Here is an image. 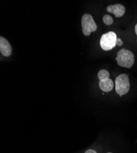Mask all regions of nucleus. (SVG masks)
<instances>
[{
  "instance_id": "obj_9",
  "label": "nucleus",
  "mask_w": 137,
  "mask_h": 153,
  "mask_svg": "<svg viewBox=\"0 0 137 153\" xmlns=\"http://www.w3.org/2000/svg\"><path fill=\"white\" fill-rule=\"evenodd\" d=\"M123 45V41L120 39V38H117L116 40V45L118 46H122Z\"/></svg>"
},
{
  "instance_id": "obj_5",
  "label": "nucleus",
  "mask_w": 137,
  "mask_h": 153,
  "mask_svg": "<svg viewBox=\"0 0 137 153\" xmlns=\"http://www.w3.org/2000/svg\"><path fill=\"white\" fill-rule=\"evenodd\" d=\"M117 35L113 31H109L103 34L100 41L101 48L105 51H109L114 48L116 46Z\"/></svg>"
},
{
  "instance_id": "obj_8",
  "label": "nucleus",
  "mask_w": 137,
  "mask_h": 153,
  "mask_svg": "<svg viewBox=\"0 0 137 153\" xmlns=\"http://www.w3.org/2000/svg\"><path fill=\"white\" fill-rule=\"evenodd\" d=\"M103 22L106 25H111L113 23V19L109 15H105L103 17Z\"/></svg>"
},
{
  "instance_id": "obj_7",
  "label": "nucleus",
  "mask_w": 137,
  "mask_h": 153,
  "mask_svg": "<svg viewBox=\"0 0 137 153\" xmlns=\"http://www.w3.org/2000/svg\"><path fill=\"white\" fill-rule=\"evenodd\" d=\"M12 47L9 41L3 36L0 37V52L6 57H8L12 54Z\"/></svg>"
},
{
  "instance_id": "obj_10",
  "label": "nucleus",
  "mask_w": 137,
  "mask_h": 153,
  "mask_svg": "<svg viewBox=\"0 0 137 153\" xmlns=\"http://www.w3.org/2000/svg\"><path fill=\"white\" fill-rule=\"evenodd\" d=\"M85 153H97L96 152V151H95L94 149H88L87 150Z\"/></svg>"
},
{
  "instance_id": "obj_12",
  "label": "nucleus",
  "mask_w": 137,
  "mask_h": 153,
  "mask_svg": "<svg viewBox=\"0 0 137 153\" xmlns=\"http://www.w3.org/2000/svg\"><path fill=\"white\" fill-rule=\"evenodd\" d=\"M107 153H112V152H107Z\"/></svg>"
},
{
  "instance_id": "obj_6",
  "label": "nucleus",
  "mask_w": 137,
  "mask_h": 153,
  "mask_svg": "<svg viewBox=\"0 0 137 153\" xmlns=\"http://www.w3.org/2000/svg\"><path fill=\"white\" fill-rule=\"evenodd\" d=\"M107 12L115 14L116 17H121L125 14L126 8L121 4L109 5L106 7Z\"/></svg>"
},
{
  "instance_id": "obj_2",
  "label": "nucleus",
  "mask_w": 137,
  "mask_h": 153,
  "mask_svg": "<svg viewBox=\"0 0 137 153\" xmlns=\"http://www.w3.org/2000/svg\"><path fill=\"white\" fill-rule=\"evenodd\" d=\"M130 81L129 75L126 74H122L118 75L115 80V88L116 93L122 96L127 94L130 90Z\"/></svg>"
},
{
  "instance_id": "obj_13",
  "label": "nucleus",
  "mask_w": 137,
  "mask_h": 153,
  "mask_svg": "<svg viewBox=\"0 0 137 153\" xmlns=\"http://www.w3.org/2000/svg\"><path fill=\"white\" fill-rule=\"evenodd\" d=\"M136 42H137V40H136Z\"/></svg>"
},
{
  "instance_id": "obj_11",
  "label": "nucleus",
  "mask_w": 137,
  "mask_h": 153,
  "mask_svg": "<svg viewBox=\"0 0 137 153\" xmlns=\"http://www.w3.org/2000/svg\"><path fill=\"white\" fill-rule=\"evenodd\" d=\"M135 33H136V34L137 36V23L136 24L135 27Z\"/></svg>"
},
{
  "instance_id": "obj_1",
  "label": "nucleus",
  "mask_w": 137,
  "mask_h": 153,
  "mask_svg": "<svg viewBox=\"0 0 137 153\" xmlns=\"http://www.w3.org/2000/svg\"><path fill=\"white\" fill-rule=\"evenodd\" d=\"M116 60L119 66L130 68L134 65L135 56L131 51L122 48L118 53Z\"/></svg>"
},
{
  "instance_id": "obj_4",
  "label": "nucleus",
  "mask_w": 137,
  "mask_h": 153,
  "mask_svg": "<svg viewBox=\"0 0 137 153\" xmlns=\"http://www.w3.org/2000/svg\"><path fill=\"white\" fill-rule=\"evenodd\" d=\"M81 27L82 33L85 36H89L91 33H94L97 30V25L93 17L89 14H84L82 16Z\"/></svg>"
},
{
  "instance_id": "obj_3",
  "label": "nucleus",
  "mask_w": 137,
  "mask_h": 153,
  "mask_svg": "<svg viewBox=\"0 0 137 153\" xmlns=\"http://www.w3.org/2000/svg\"><path fill=\"white\" fill-rule=\"evenodd\" d=\"M98 78L100 80L99 87L104 92H110L114 88V83L109 79V73L106 69H102L98 73Z\"/></svg>"
}]
</instances>
